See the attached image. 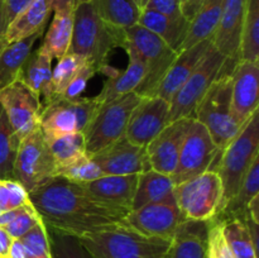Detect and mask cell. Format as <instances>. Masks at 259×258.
<instances>
[{"instance_id":"8","label":"cell","mask_w":259,"mask_h":258,"mask_svg":"<svg viewBox=\"0 0 259 258\" xmlns=\"http://www.w3.org/2000/svg\"><path fill=\"white\" fill-rule=\"evenodd\" d=\"M141 99L142 96L133 91L100 105L83 131L89 156L98 153L125 136L129 116Z\"/></svg>"},{"instance_id":"19","label":"cell","mask_w":259,"mask_h":258,"mask_svg":"<svg viewBox=\"0 0 259 258\" xmlns=\"http://www.w3.org/2000/svg\"><path fill=\"white\" fill-rule=\"evenodd\" d=\"M247 0H224L212 46L229 60L240 61L239 47Z\"/></svg>"},{"instance_id":"16","label":"cell","mask_w":259,"mask_h":258,"mask_svg":"<svg viewBox=\"0 0 259 258\" xmlns=\"http://www.w3.org/2000/svg\"><path fill=\"white\" fill-rule=\"evenodd\" d=\"M105 175H139L152 169L146 147H139L123 137L91 156Z\"/></svg>"},{"instance_id":"44","label":"cell","mask_w":259,"mask_h":258,"mask_svg":"<svg viewBox=\"0 0 259 258\" xmlns=\"http://www.w3.org/2000/svg\"><path fill=\"white\" fill-rule=\"evenodd\" d=\"M143 9H151L169 18H184L181 12V0H148Z\"/></svg>"},{"instance_id":"51","label":"cell","mask_w":259,"mask_h":258,"mask_svg":"<svg viewBox=\"0 0 259 258\" xmlns=\"http://www.w3.org/2000/svg\"><path fill=\"white\" fill-rule=\"evenodd\" d=\"M147 3H148V0H141V2H139V7H141V9H143V8L146 7Z\"/></svg>"},{"instance_id":"45","label":"cell","mask_w":259,"mask_h":258,"mask_svg":"<svg viewBox=\"0 0 259 258\" xmlns=\"http://www.w3.org/2000/svg\"><path fill=\"white\" fill-rule=\"evenodd\" d=\"M34 0H3L4 3V12L7 24H9L20 12L29 7Z\"/></svg>"},{"instance_id":"38","label":"cell","mask_w":259,"mask_h":258,"mask_svg":"<svg viewBox=\"0 0 259 258\" xmlns=\"http://www.w3.org/2000/svg\"><path fill=\"white\" fill-rule=\"evenodd\" d=\"M57 176L63 177V179L68 180L71 182H75V184H86V182L94 181V180L105 176V174L93 161L91 156L88 154V156L77 159L73 163L58 169Z\"/></svg>"},{"instance_id":"9","label":"cell","mask_w":259,"mask_h":258,"mask_svg":"<svg viewBox=\"0 0 259 258\" xmlns=\"http://www.w3.org/2000/svg\"><path fill=\"white\" fill-rule=\"evenodd\" d=\"M99 108L100 104L96 98L65 99L56 96L42 105L39 128L47 141L62 134L83 133Z\"/></svg>"},{"instance_id":"15","label":"cell","mask_w":259,"mask_h":258,"mask_svg":"<svg viewBox=\"0 0 259 258\" xmlns=\"http://www.w3.org/2000/svg\"><path fill=\"white\" fill-rule=\"evenodd\" d=\"M186 220L177 204H148L131 210L126 215V228L147 235L172 240L180 225Z\"/></svg>"},{"instance_id":"43","label":"cell","mask_w":259,"mask_h":258,"mask_svg":"<svg viewBox=\"0 0 259 258\" xmlns=\"http://www.w3.org/2000/svg\"><path fill=\"white\" fill-rule=\"evenodd\" d=\"M96 72H99L98 67L95 65H89L88 67L83 68L75 78L70 82V85L66 88V90L63 91V94L61 96L65 99H77L81 98V94L85 91L86 85H88L89 81L91 80L94 75Z\"/></svg>"},{"instance_id":"40","label":"cell","mask_w":259,"mask_h":258,"mask_svg":"<svg viewBox=\"0 0 259 258\" xmlns=\"http://www.w3.org/2000/svg\"><path fill=\"white\" fill-rule=\"evenodd\" d=\"M19 239L27 249L28 258H51L50 237L43 220Z\"/></svg>"},{"instance_id":"26","label":"cell","mask_w":259,"mask_h":258,"mask_svg":"<svg viewBox=\"0 0 259 258\" xmlns=\"http://www.w3.org/2000/svg\"><path fill=\"white\" fill-rule=\"evenodd\" d=\"M52 70V58L39 50H35L30 52L18 73V78L37 94L39 99H43V105L53 99Z\"/></svg>"},{"instance_id":"32","label":"cell","mask_w":259,"mask_h":258,"mask_svg":"<svg viewBox=\"0 0 259 258\" xmlns=\"http://www.w3.org/2000/svg\"><path fill=\"white\" fill-rule=\"evenodd\" d=\"M240 61L258 63L259 58V0H247L239 47Z\"/></svg>"},{"instance_id":"23","label":"cell","mask_w":259,"mask_h":258,"mask_svg":"<svg viewBox=\"0 0 259 258\" xmlns=\"http://www.w3.org/2000/svg\"><path fill=\"white\" fill-rule=\"evenodd\" d=\"M175 181L169 175L148 169L138 175L132 210L148 204H176Z\"/></svg>"},{"instance_id":"30","label":"cell","mask_w":259,"mask_h":258,"mask_svg":"<svg viewBox=\"0 0 259 258\" xmlns=\"http://www.w3.org/2000/svg\"><path fill=\"white\" fill-rule=\"evenodd\" d=\"M45 32L37 33L24 39L8 43L0 51V90L18 77L23 63L33 51L35 42L43 37Z\"/></svg>"},{"instance_id":"48","label":"cell","mask_w":259,"mask_h":258,"mask_svg":"<svg viewBox=\"0 0 259 258\" xmlns=\"http://www.w3.org/2000/svg\"><path fill=\"white\" fill-rule=\"evenodd\" d=\"M13 238L8 234L7 230L0 227V258H7L9 252L10 244H12Z\"/></svg>"},{"instance_id":"6","label":"cell","mask_w":259,"mask_h":258,"mask_svg":"<svg viewBox=\"0 0 259 258\" xmlns=\"http://www.w3.org/2000/svg\"><path fill=\"white\" fill-rule=\"evenodd\" d=\"M125 46L138 52L146 67L143 80L134 93L141 96H154L179 52L168 47L158 35L139 24L125 29Z\"/></svg>"},{"instance_id":"47","label":"cell","mask_w":259,"mask_h":258,"mask_svg":"<svg viewBox=\"0 0 259 258\" xmlns=\"http://www.w3.org/2000/svg\"><path fill=\"white\" fill-rule=\"evenodd\" d=\"M7 258H28V253L20 239H13Z\"/></svg>"},{"instance_id":"50","label":"cell","mask_w":259,"mask_h":258,"mask_svg":"<svg viewBox=\"0 0 259 258\" xmlns=\"http://www.w3.org/2000/svg\"><path fill=\"white\" fill-rule=\"evenodd\" d=\"M7 20H5V12H4V3L0 0V51L8 45L5 40V32H7Z\"/></svg>"},{"instance_id":"39","label":"cell","mask_w":259,"mask_h":258,"mask_svg":"<svg viewBox=\"0 0 259 258\" xmlns=\"http://www.w3.org/2000/svg\"><path fill=\"white\" fill-rule=\"evenodd\" d=\"M205 258H234L223 230V220L219 218L209 220Z\"/></svg>"},{"instance_id":"22","label":"cell","mask_w":259,"mask_h":258,"mask_svg":"<svg viewBox=\"0 0 259 258\" xmlns=\"http://www.w3.org/2000/svg\"><path fill=\"white\" fill-rule=\"evenodd\" d=\"M138 175H105L94 181L80 184L93 196L105 202L132 210Z\"/></svg>"},{"instance_id":"3","label":"cell","mask_w":259,"mask_h":258,"mask_svg":"<svg viewBox=\"0 0 259 258\" xmlns=\"http://www.w3.org/2000/svg\"><path fill=\"white\" fill-rule=\"evenodd\" d=\"M258 147L259 116L258 110H255L245 121L239 133L220 153L214 168L223 185L222 209L237 195L243 177L249 169L252 162L259 156Z\"/></svg>"},{"instance_id":"46","label":"cell","mask_w":259,"mask_h":258,"mask_svg":"<svg viewBox=\"0 0 259 258\" xmlns=\"http://www.w3.org/2000/svg\"><path fill=\"white\" fill-rule=\"evenodd\" d=\"M204 0H181V12L185 19L191 22L196 13L199 12Z\"/></svg>"},{"instance_id":"10","label":"cell","mask_w":259,"mask_h":258,"mask_svg":"<svg viewBox=\"0 0 259 258\" xmlns=\"http://www.w3.org/2000/svg\"><path fill=\"white\" fill-rule=\"evenodd\" d=\"M225 60L227 57L222 55L214 46L210 47L194 72L169 100V123L182 118L194 119L197 105L207 93L211 83L219 77Z\"/></svg>"},{"instance_id":"42","label":"cell","mask_w":259,"mask_h":258,"mask_svg":"<svg viewBox=\"0 0 259 258\" xmlns=\"http://www.w3.org/2000/svg\"><path fill=\"white\" fill-rule=\"evenodd\" d=\"M42 222V218L39 217V214L37 212V210L34 209V206L32 205V202L25 205L24 210H23L20 214H18L14 219L10 223H8L4 228L8 232V234L13 238V239H19L22 238L28 230L32 229L34 225H37L38 223Z\"/></svg>"},{"instance_id":"41","label":"cell","mask_w":259,"mask_h":258,"mask_svg":"<svg viewBox=\"0 0 259 258\" xmlns=\"http://www.w3.org/2000/svg\"><path fill=\"white\" fill-rule=\"evenodd\" d=\"M29 202L28 192L15 180H0V214Z\"/></svg>"},{"instance_id":"52","label":"cell","mask_w":259,"mask_h":258,"mask_svg":"<svg viewBox=\"0 0 259 258\" xmlns=\"http://www.w3.org/2000/svg\"><path fill=\"white\" fill-rule=\"evenodd\" d=\"M134 2H136L137 4H138V7H139V2H141V0H134ZM139 8H141V7H139Z\"/></svg>"},{"instance_id":"1","label":"cell","mask_w":259,"mask_h":258,"mask_svg":"<svg viewBox=\"0 0 259 258\" xmlns=\"http://www.w3.org/2000/svg\"><path fill=\"white\" fill-rule=\"evenodd\" d=\"M28 196L46 227L75 237L126 228L125 219L131 211L103 201L80 184L58 176L35 187Z\"/></svg>"},{"instance_id":"4","label":"cell","mask_w":259,"mask_h":258,"mask_svg":"<svg viewBox=\"0 0 259 258\" xmlns=\"http://www.w3.org/2000/svg\"><path fill=\"white\" fill-rule=\"evenodd\" d=\"M96 258H166L171 240L119 227L78 237Z\"/></svg>"},{"instance_id":"29","label":"cell","mask_w":259,"mask_h":258,"mask_svg":"<svg viewBox=\"0 0 259 258\" xmlns=\"http://www.w3.org/2000/svg\"><path fill=\"white\" fill-rule=\"evenodd\" d=\"M224 0H204L199 12L190 22L189 32L181 46V50L191 47L202 40L211 39L222 17Z\"/></svg>"},{"instance_id":"5","label":"cell","mask_w":259,"mask_h":258,"mask_svg":"<svg viewBox=\"0 0 259 258\" xmlns=\"http://www.w3.org/2000/svg\"><path fill=\"white\" fill-rule=\"evenodd\" d=\"M232 73H220L194 114V119L207 129L220 153L242 129L232 116Z\"/></svg>"},{"instance_id":"53","label":"cell","mask_w":259,"mask_h":258,"mask_svg":"<svg viewBox=\"0 0 259 258\" xmlns=\"http://www.w3.org/2000/svg\"><path fill=\"white\" fill-rule=\"evenodd\" d=\"M51 258H52V257H51Z\"/></svg>"},{"instance_id":"31","label":"cell","mask_w":259,"mask_h":258,"mask_svg":"<svg viewBox=\"0 0 259 258\" xmlns=\"http://www.w3.org/2000/svg\"><path fill=\"white\" fill-rule=\"evenodd\" d=\"M91 4L105 22L121 29L137 24L142 12L134 0H91Z\"/></svg>"},{"instance_id":"36","label":"cell","mask_w":259,"mask_h":258,"mask_svg":"<svg viewBox=\"0 0 259 258\" xmlns=\"http://www.w3.org/2000/svg\"><path fill=\"white\" fill-rule=\"evenodd\" d=\"M91 61L76 53H66L58 60V63L52 70L53 98L61 96L71 81L85 67L91 65ZM94 65V63H93Z\"/></svg>"},{"instance_id":"35","label":"cell","mask_w":259,"mask_h":258,"mask_svg":"<svg viewBox=\"0 0 259 258\" xmlns=\"http://www.w3.org/2000/svg\"><path fill=\"white\" fill-rule=\"evenodd\" d=\"M19 143L0 105V180H14V162Z\"/></svg>"},{"instance_id":"20","label":"cell","mask_w":259,"mask_h":258,"mask_svg":"<svg viewBox=\"0 0 259 258\" xmlns=\"http://www.w3.org/2000/svg\"><path fill=\"white\" fill-rule=\"evenodd\" d=\"M124 50L129 57V63L125 70L118 71L113 67H109L108 65L101 68L100 72H105L108 75V80L104 83L100 94L95 96L100 105L114 100L121 95L133 93L143 80L146 67H144L142 57L136 50H133L129 46H125Z\"/></svg>"},{"instance_id":"17","label":"cell","mask_w":259,"mask_h":258,"mask_svg":"<svg viewBox=\"0 0 259 258\" xmlns=\"http://www.w3.org/2000/svg\"><path fill=\"white\" fill-rule=\"evenodd\" d=\"M192 118H182L171 121L148 146L147 156L152 169L172 176L177 167L179 154Z\"/></svg>"},{"instance_id":"12","label":"cell","mask_w":259,"mask_h":258,"mask_svg":"<svg viewBox=\"0 0 259 258\" xmlns=\"http://www.w3.org/2000/svg\"><path fill=\"white\" fill-rule=\"evenodd\" d=\"M220 151L212 141L207 129L201 123L192 119L179 154L177 167L172 179L175 185L197 176L217 166Z\"/></svg>"},{"instance_id":"34","label":"cell","mask_w":259,"mask_h":258,"mask_svg":"<svg viewBox=\"0 0 259 258\" xmlns=\"http://www.w3.org/2000/svg\"><path fill=\"white\" fill-rule=\"evenodd\" d=\"M222 220L223 230L234 258H258V249L253 244L244 219L233 217Z\"/></svg>"},{"instance_id":"37","label":"cell","mask_w":259,"mask_h":258,"mask_svg":"<svg viewBox=\"0 0 259 258\" xmlns=\"http://www.w3.org/2000/svg\"><path fill=\"white\" fill-rule=\"evenodd\" d=\"M47 230L52 258H96L78 237L50 228Z\"/></svg>"},{"instance_id":"24","label":"cell","mask_w":259,"mask_h":258,"mask_svg":"<svg viewBox=\"0 0 259 258\" xmlns=\"http://www.w3.org/2000/svg\"><path fill=\"white\" fill-rule=\"evenodd\" d=\"M52 13V0H34L8 24L5 32L7 43L17 42L45 32L46 24Z\"/></svg>"},{"instance_id":"33","label":"cell","mask_w":259,"mask_h":258,"mask_svg":"<svg viewBox=\"0 0 259 258\" xmlns=\"http://www.w3.org/2000/svg\"><path fill=\"white\" fill-rule=\"evenodd\" d=\"M47 143L50 146L51 152H52L56 164H57V171L62 167L68 166L77 159L88 156L85 137H83L82 132L62 134V136L48 139Z\"/></svg>"},{"instance_id":"11","label":"cell","mask_w":259,"mask_h":258,"mask_svg":"<svg viewBox=\"0 0 259 258\" xmlns=\"http://www.w3.org/2000/svg\"><path fill=\"white\" fill-rule=\"evenodd\" d=\"M57 175V164L40 128L20 141L14 162V180L27 192Z\"/></svg>"},{"instance_id":"13","label":"cell","mask_w":259,"mask_h":258,"mask_svg":"<svg viewBox=\"0 0 259 258\" xmlns=\"http://www.w3.org/2000/svg\"><path fill=\"white\" fill-rule=\"evenodd\" d=\"M0 105L19 142L39 128L40 99L20 78L0 90Z\"/></svg>"},{"instance_id":"7","label":"cell","mask_w":259,"mask_h":258,"mask_svg":"<svg viewBox=\"0 0 259 258\" xmlns=\"http://www.w3.org/2000/svg\"><path fill=\"white\" fill-rule=\"evenodd\" d=\"M175 196L177 206L186 219L209 222L222 210V180L217 171L207 169L176 184Z\"/></svg>"},{"instance_id":"14","label":"cell","mask_w":259,"mask_h":258,"mask_svg":"<svg viewBox=\"0 0 259 258\" xmlns=\"http://www.w3.org/2000/svg\"><path fill=\"white\" fill-rule=\"evenodd\" d=\"M169 103L159 96H142L129 116L125 138L139 147H147L167 125Z\"/></svg>"},{"instance_id":"27","label":"cell","mask_w":259,"mask_h":258,"mask_svg":"<svg viewBox=\"0 0 259 258\" xmlns=\"http://www.w3.org/2000/svg\"><path fill=\"white\" fill-rule=\"evenodd\" d=\"M137 24L147 28L158 35L167 43L168 47L176 52H180L181 50V46L190 28V22L185 18L175 19L151 9H142Z\"/></svg>"},{"instance_id":"2","label":"cell","mask_w":259,"mask_h":258,"mask_svg":"<svg viewBox=\"0 0 259 258\" xmlns=\"http://www.w3.org/2000/svg\"><path fill=\"white\" fill-rule=\"evenodd\" d=\"M125 46V29L105 22L94 9L93 4L78 5L73 15V32L68 53H76L90 60L99 72L115 48Z\"/></svg>"},{"instance_id":"18","label":"cell","mask_w":259,"mask_h":258,"mask_svg":"<svg viewBox=\"0 0 259 258\" xmlns=\"http://www.w3.org/2000/svg\"><path fill=\"white\" fill-rule=\"evenodd\" d=\"M232 116L243 126L255 110L259 100V66L255 62L239 61L232 72Z\"/></svg>"},{"instance_id":"25","label":"cell","mask_w":259,"mask_h":258,"mask_svg":"<svg viewBox=\"0 0 259 258\" xmlns=\"http://www.w3.org/2000/svg\"><path fill=\"white\" fill-rule=\"evenodd\" d=\"M209 222L186 219L177 229L166 258H205Z\"/></svg>"},{"instance_id":"21","label":"cell","mask_w":259,"mask_h":258,"mask_svg":"<svg viewBox=\"0 0 259 258\" xmlns=\"http://www.w3.org/2000/svg\"><path fill=\"white\" fill-rule=\"evenodd\" d=\"M212 46L211 39L202 40L196 43L191 47L182 50L177 53V57L172 62L171 67L168 68L167 73L164 75L163 80L159 83L158 89L156 91V95L164 99L169 103L172 96L176 94V91L185 83V81L190 77L200 61L204 58L207 51Z\"/></svg>"},{"instance_id":"49","label":"cell","mask_w":259,"mask_h":258,"mask_svg":"<svg viewBox=\"0 0 259 258\" xmlns=\"http://www.w3.org/2000/svg\"><path fill=\"white\" fill-rule=\"evenodd\" d=\"M91 0H52V8L53 10L56 9H68L76 10L78 5L83 4V3H90Z\"/></svg>"},{"instance_id":"28","label":"cell","mask_w":259,"mask_h":258,"mask_svg":"<svg viewBox=\"0 0 259 258\" xmlns=\"http://www.w3.org/2000/svg\"><path fill=\"white\" fill-rule=\"evenodd\" d=\"M73 15L75 10L68 8L53 10L52 22L43 37L42 45L38 48L40 52L48 55L52 60H60L68 52L72 39Z\"/></svg>"}]
</instances>
